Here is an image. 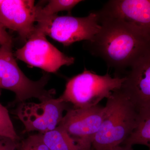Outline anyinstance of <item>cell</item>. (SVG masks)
Returning <instances> with one entry per match:
<instances>
[{"label":"cell","instance_id":"obj_1","mask_svg":"<svg viewBox=\"0 0 150 150\" xmlns=\"http://www.w3.org/2000/svg\"><path fill=\"white\" fill-rule=\"evenodd\" d=\"M99 21L101 28L93 39L87 41L88 48L116 74L129 69L150 51V35L142 30L113 19L99 17Z\"/></svg>","mask_w":150,"mask_h":150},{"label":"cell","instance_id":"obj_2","mask_svg":"<svg viewBox=\"0 0 150 150\" xmlns=\"http://www.w3.org/2000/svg\"><path fill=\"white\" fill-rule=\"evenodd\" d=\"M105 107L104 120L93 141V150H112L121 146L138 123L139 112L120 89L107 99Z\"/></svg>","mask_w":150,"mask_h":150},{"label":"cell","instance_id":"obj_3","mask_svg":"<svg viewBox=\"0 0 150 150\" xmlns=\"http://www.w3.org/2000/svg\"><path fill=\"white\" fill-rule=\"evenodd\" d=\"M125 80L124 76L113 77L108 73L100 75L85 69L68 81L59 98L64 102L71 103L74 108L92 107L120 89Z\"/></svg>","mask_w":150,"mask_h":150},{"label":"cell","instance_id":"obj_4","mask_svg":"<svg viewBox=\"0 0 150 150\" xmlns=\"http://www.w3.org/2000/svg\"><path fill=\"white\" fill-rule=\"evenodd\" d=\"M12 48V45L0 47V89L14 93V103L25 102L33 98L40 102L54 98L55 90L45 88L49 79L48 75H44L37 81L30 79L18 67Z\"/></svg>","mask_w":150,"mask_h":150},{"label":"cell","instance_id":"obj_5","mask_svg":"<svg viewBox=\"0 0 150 150\" xmlns=\"http://www.w3.org/2000/svg\"><path fill=\"white\" fill-rule=\"evenodd\" d=\"M36 22V30L65 46L81 40L91 41L101 28L97 11L84 17L55 15L38 19Z\"/></svg>","mask_w":150,"mask_h":150},{"label":"cell","instance_id":"obj_6","mask_svg":"<svg viewBox=\"0 0 150 150\" xmlns=\"http://www.w3.org/2000/svg\"><path fill=\"white\" fill-rule=\"evenodd\" d=\"M15 55L19 60L49 73L56 72L62 66H70L75 61L74 58L58 50L47 40L43 33L36 29Z\"/></svg>","mask_w":150,"mask_h":150},{"label":"cell","instance_id":"obj_7","mask_svg":"<svg viewBox=\"0 0 150 150\" xmlns=\"http://www.w3.org/2000/svg\"><path fill=\"white\" fill-rule=\"evenodd\" d=\"M67 103L60 98L40 102L21 103L15 110V114L24 126L23 133L38 131L44 134L57 128L67 109Z\"/></svg>","mask_w":150,"mask_h":150},{"label":"cell","instance_id":"obj_8","mask_svg":"<svg viewBox=\"0 0 150 150\" xmlns=\"http://www.w3.org/2000/svg\"><path fill=\"white\" fill-rule=\"evenodd\" d=\"M106 112L105 106L69 109L59 124L71 137L79 140L88 150L99 131Z\"/></svg>","mask_w":150,"mask_h":150},{"label":"cell","instance_id":"obj_9","mask_svg":"<svg viewBox=\"0 0 150 150\" xmlns=\"http://www.w3.org/2000/svg\"><path fill=\"white\" fill-rule=\"evenodd\" d=\"M124 76L120 90L138 112L150 110V51L138 59Z\"/></svg>","mask_w":150,"mask_h":150},{"label":"cell","instance_id":"obj_10","mask_svg":"<svg viewBox=\"0 0 150 150\" xmlns=\"http://www.w3.org/2000/svg\"><path fill=\"white\" fill-rule=\"evenodd\" d=\"M37 7L32 0H0V22L27 40L36 29Z\"/></svg>","mask_w":150,"mask_h":150},{"label":"cell","instance_id":"obj_11","mask_svg":"<svg viewBox=\"0 0 150 150\" xmlns=\"http://www.w3.org/2000/svg\"><path fill=\"white\" fill-rule=\"evenodd\" d=\"M97 12L100 18L120 21L150 35V0H112Z\"/></svg>","mask_w":150,"mask_h":150},{"label":"cell","instance_id":"obj_12","mask_svg":"<svg viewBox=\"0 0 150 150\" xmlns=\"http://www.w3.org/2000/svg\"><path fill=\"white\" fill-rule=\"evenodd\" d=\"M40 134L43 142L51 150H88L79 140L59 126Z\"/></svg>","mask_w":150,"mask_h":150},{"label":"cell","instance_id":"obj_13","mask_svg":"<svg viewBox=\"0 0 150 150\" xmlns=\"http://www.w3.org/2000/svg\"><path fill=\"white\" fill-rule=\"evenodd\" d=\"M123 144L131 147L144 145L150 150V110L139 112L137 126Z\"/></svg>","mask_w":150,"mask_h":150},{"label":"cell","instance_id":"obj_14","mask_svg":"<svg viewBox=\"0 0 150 150\" xmlns=\"http://www.w3.org/2000/svg\"><path fill=\"white\" fill-rule=\"evenodd\" d=\"M82 1L78 0H51L44 7L37 6L36 20L38 18L57 15L59 12H69Z\"/></svg>","mask_w":150,"mask_h":150},{"label":"cell","instance_id":"obj_15","mask_svg":"<svg viewBox=\"0 0 150 150\" xmlns=\"http://www.w3.org/2000/svg\"><path fill=\"white\" fill-rule=\"evenodd\" d=\"M0 138L16 142L19 139L11 120L8 110L0 103Z\"/></svg>","mask_w":150,"mask_h":150},{"label":"cell","instance_id":"obj_16","mask_svg":"<svg viewBox=\"0 0 150 150\" xmlns=\"http://www.w3.org/2000/svg\"><path fill=\"white\" fill-rule=\"evenodd\" d=\"M17 150H51L44 143L40 133L30 135L17 144Z\"/></svg>","mask_w":150,"mask_h":150},{"label":"cell","instance_id":"obj_17","mask_svg":"<svg viewBox=\"0 0 150 150\" xmlns=\"http://www.w3.org/2000/svg\"><path fill=\"white\" fill-rule=\"evenodd\" d=\"M12 38L7 32L6 28L0 22V47L12 45Z\"/></svg>","mask_w":150,"mask_h":150},{"label":"cell","instance_id":"obj_18","mask_svg":"<svg viewBox=\"0 0 150 150\" xmlns=\"http://www.w3.org/2000/svg\"><path fill=\"white\" fill-rule=\"evenodd\" d=\"M17 146V144L16 142L10 141L0 150H15L16 149Z\"/></svg>","mask_w":150,"mask_h":150},{"label":"cell","instance_id":"obj_19","mask_svg":"<svg viewBox=\"0 0 150 150\" xmlns=\"http://www.w3.org/2000/svg\"><path fill=\"white\" fill-rule=\"evenodd\" d=\"M112 150H133V149H132V147L126 146V145H123V146H120L117 147Z\"/></svg>","mask_w":150,"mask_h":150},{"label":"cell","instance_id":"obj_20","mask_svg":"<svg viewBox=\"0 0 150 150\" xmlns=\"http://www.w3.org/2000/svg\"><path fill=\"white\" fill-rule=\"evenodd\" d=\"M10 141H11V140L8 139H4V138H0V149H2L3 147L6 144Z\"/></svg>","mask_w":150,"mask_h":150}]
</instances>
